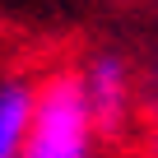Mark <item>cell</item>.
Wrapping results in <instances>:
<instances>
[{"label":"cell","mask_w":158,"mask_h":158,"mask_svg":"<svg viewBox=\"0 0 158 158\" xmlns=\"http://www.w3.org/2000/svg\"><path fill=\"white\" fill-rule=\"evenodd\" d=\"M98 116L84 89V74H51L37 84L33 98V121L23 135L19 158H93L98 149Z\"/></svg>","instance_id":"6da1fadb"},{"label":"cell","mask_w":158,"mask_h":158,"mask_svg":"<svg viewBox=\"0 0 158 158\" xmlns=\"http://www.w3.org/2000/svg\"><path fill=\"white\" fill-rule=\"evenodd\" d=\"M84 89H89V102H93V116H98V130L102 135H116L126 112H130V70L121 56L102 51L84 65Z\"/></svg>","instance_id":"7a4b0ae2"},{"label":"cell","mask_w":158,"mask_h":158,"mask_svg":"<svg viewBox=\"0 0 158 158\" xmlns=\"http://www.w3.org/2000/svg\"><path fill=\"white\" fill-rule=\"evenodd\" d=\"M33 98L37 89L28 79H0V158H19L23 135L33 121Z\"/></svg>","instance_id":"3957f363"}]
</instances>
